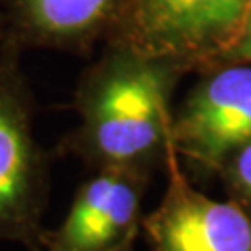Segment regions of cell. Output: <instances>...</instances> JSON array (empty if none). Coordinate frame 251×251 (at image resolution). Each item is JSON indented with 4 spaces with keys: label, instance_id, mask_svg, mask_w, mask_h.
I'll use <instances>...</instances> for the list:
<instances>
[{
    "label": "cell",
    "instance_id": "obj_2",
    "mask_svg": "<svg viewBox=\"0 0 251 251\" xmlns=\"http://www.w3.org/2000/svg\"><path fill=\"white\" fill-rule=\"evenodd\" d=\"M251 0H128L125 34L138 58L194 60L229 52Z\"/></svg>",
    "mask_w": 251,
    "mask_h": 251
},
{
    "label": "cell",
    "instance_id": "obj_3",
    "mask_svg": "<svg viewBox=\"0 0 251 251\" xmlns=\"http://www.w3.org/2000/svg\"><path fill=\"white\" fill-rule=\"evenodd\" d=\"M168 188L142 218L151 251H251V214L236 201H216L192 186L168 142Z\"/></svg>",
    "mask_w": 251,
    "mask_h": 251
},
{
    "label": "cell",
    "instance_id": "obj_9",
    "mask_svg": "<svg viewBox=\"0 0 251 251\" xmlns=\"http://www.w3.org/2000/svg\"><path fill=\"white\" fill-rule=\"evenodd\" d=\"M229 56L234 60H244V62H251V8L250 13L246 17V23L242 26V32L236 39L233 49L229 50Z\"/></svg>",
    "mask_w": 251,
    "mask_h": 251
},
{
    "label": "cell",
    "instance_id": "obj_6",
    "mask_svg": "<svg viewBox=\"0 0 251 251\" xmlns=\"http://www.w3.org/2000/svg\"><path fill=\"white\" fill-rule=\"evenodd\" d=\"M47 212L45 166L25 102L0 84V242L41 251Z\"/></svg>",
    "mask_w": 251,
    "mask_h": 251
},
{
    "label": "cell",
    "instance_id": "obj_5",
    "mask_svg": "<svg viewBox=\"0 0 251 251\" xmlns=\"http://www.w3.org/2000/svg\"><path fill=\"white\" fill-rule=\"evenodd\" d=\"M147 171L106 166L82 184L56 229L45 231L41 251H114L142 231Z\"/></svg>",
    "mask_w": 251,
    "mask_h": 251
},
{
    "label": "cell",
    "instance_id": "obj_10",
    "mask_svg": "<svg viewBox=\"0 0 251 251\" xmlns=\"http://www.w3.org/2000/svg\"><path fill=\"white\" fill-rule=\"evenodd\" d=\"M134 242L136 240H130V242L123 244L121 248H117V250H114V251H134Z\"/></svg>",
    "mask_w": 251,
    "mask_h": 251
},
{
    "label": "cell",
    "instance_id": "obj_4",
    "mask_svg": "<svg viewBox=\"0 0 251 251\" xmlns=\"http://www.w3.org/2000/svg\"><path fill=\"white\" fill-rule=\"evenodd\" d=\"M251 142V65H231L192 91L170 126V145L203 171L222 170Z\"/></svg>",
    "mask_w": 251,
    "mask_h": 251
},
{
    "label": "cell",
    "instance_id": "obj_8",
    "mask_svg": "<svg viewBox=\"0 0 251 251\" xmlns=\"http://www.w3.org/2000/svg\"><path fill=\"white\" fill-rule=\"evenodd\" d=\"M220 173L231 199L251 214V142L236 149L225 160Z\"/></svg>",
    "mask_w": 251,
    "mask_h": 251
},
{
    "label": "cell",
    "instance_id": "obj_1",
    "mask_svg": "<svg viewBox=\"0 0 251 251\" xmlns=\"http://www.w3.org/2000/svg\"><path fill=\"white\" fill-rule=\"evenodd\" d=\"M168 73L152 60L121 62L99 75L80 100L78 145L99 168L147 171L170 142Z\"/></svg>",
    "mask_w": 251,
    "mask_h": 251
},
{
    "label": "cell",
    "instance_id": "obj_7",
    "mask_svg": "<svg viewBox=\"0 0 251 251\" xmlns=\"http://www.w3.org/2000/svg\"><path fill=\"white\" fill-rule=\"evenodd\" d=\"M114 0H25L37 28L54 36H73L106 15Z\"/></svg>",
    "mask_w": 251,
    "mask_h": 251
}]
</instances>
